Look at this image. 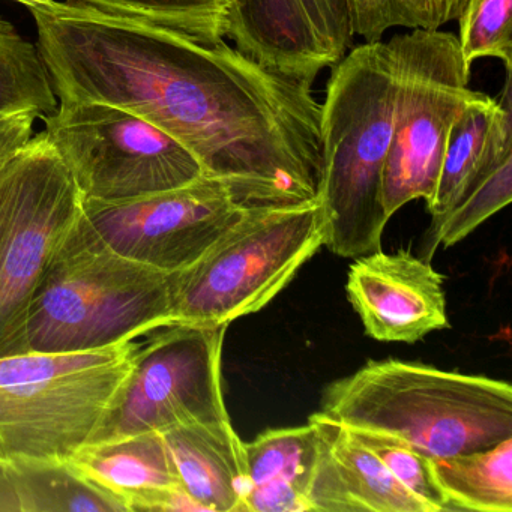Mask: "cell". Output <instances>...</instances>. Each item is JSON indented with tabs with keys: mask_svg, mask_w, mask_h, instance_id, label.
I'll list each match as a JSON object with an SVG mask.
<instances>
[{
	"mask_svg": "<svg viewBox=\"0 0 512 512\" xmlns=\"http://www.w3.org/2000/svg\"><path fill=\"white\" fill-rule=\"evenodd\" d=\"M31 11L61 103L107 104L151 122L242 209L319 200L322 104L311 83L226 40L203 44L71 2Z\"/></svg>",
	"mask_w": 512,
	"mask_h": 512,
	"instance_id": "6da1fadb",
	"label": "cell"
},
{
	"mask_svg": "<svg viewBox=\"0 0 512 512\" xmlns=\"http://www.w3.org/2000/svg\"><path fill=\"white\" fill-rule=\"evenodd\" d=\"M322 404V412L347 428L395 437L430 458L512 437L508 382L418 362H367L331 383Z\"/></svg>",
	"mask_w": 512,
	"mask_h": 512,
	"instance_id": "7a4b0ae2",
	"label": "cell"
},
{
	"mask_svg": "<svg viewBox=\"0 0 512 512\" xmlns=\"http://www.w3.org/2000/svg\"><path fill=\"white\" fill-rule=\"evenodd\" d=\"M395 82L383 41L353 47L332 67L322 104L325 247L346 259L379 251L391 218L383 209V170L394 128Z\"/></svg>",
	"mask_w": 512,
	"mask_h": 512,
	"instance_id": "3957f363",
	"label": "cell"
},
{
	"mask_svg": "<svg viewBox=\"0 0 512 512\" xmlns=\"http://www.w3.org/2000/svg\"><path fill=\"white\" fill-rule=\"evenodd\" d=\"M173 326L172 274L134 262L74 227L29 305L32 353L104 349Z\"/></svg>",
	"mask_w": 512,
	"mask_h": 512,
	"instance_id": "277c9868",
	"label": "cell"
},
{
	"mask_svg": "<svg viewBox=\"0 0 512 512\" xmlns=\"http://www.w3.org/2000/svg\"><path fill=\"white\" fill-rule=\"evenodd\" d=\"M136 338L0 358V463L65 460L97 437L130 376Z\"/></svg>",
	"mask_w": 512,
	"mask_h": 512,
	"instance_id": "5b68a950",
	"label": "cell"
},
{
	"mask_svg": "<svg viewBox=\"0 0 512 512\" xmlns=\"http://www.w3.org/2000/svg\"><path fill=\"white\" fill-rule=\"evenodd\" d=\"M322 202L245 209L205 254L172 274L173 325L218 326L265 308L325 247Z\"/></svg>",
	"mask_w": 512,
	"mask_h": 512,
	"instance_id": "8992f818",
	"label": "cell"
},
{
	"mask_svg": "<svg viewBox=\"0 0 512 512\" xmlns=\"http://www.w3.org/2000/svg\"><path fill=\"white\" fill-rule=\"evenodd\" d=\"M82 212V193L44 133L0 166V358L29 353V305Z\"/></svg>",
	"mask_w": 512,
	"mask_h": 512,
	"instance_id": "52a82bcc",
	"label": "cell"
},
{
	"mask_svg": "<svg viewBox=\"0 0 512 512\" xmlns=\"http://www.w3.org/2000/svg\"><path fill=\"white\" fill-rule=\"evenodd\" d=\"M394 71V128L383 170L386 215L436 190L449 130L464 107L481 98L469 88L457 37L440 29H412L388 41Z\"/></svg>",
	"mask_w": 512,
	"mask_h": 512,
	"instance_id": "ba28073f",
	"label": "cell"
},
{
	"mask_svg": "<svg viewBox=\"0 0 512 512\" xmlns=\"http://www.w3.org/2000/svg\"><path fill=\"white\" fill-rule=\"evenodd\" d=\"M44 136L70 169L83 200L124 202L205 176L178 140L140 116L100 103H61Z\"/></svg>",
	"mask_w": 512,
	"mask_h": 512,
	"instance_id": "9c48e42d",
	"label": "cell"
},
{
	"mask_svg": "<svg viewBox=\"0 0 512 512\" xmlns=\"http://www.w3.org/2000/svg\"><path fill=\"white\" fill-rule=\"evenodd\" d=\"M227 325H173L137 347L130 376L97 440L230 421L221 358Z\"/></svg>",
	"mask_w": 512,
	"mask_h": 512,
	"instance_id": "30bf717a",
	"label": "cell"
},
{
	"mask_svg": "<svg viewBox=\"0 0 512 512\" xmlns=\"http://www.w3.org/2000/svg\"><path fill=\"white\" fill-rule=\"evenodd\" d=\"M244 212L226 185L202 176L124 202L83 200L79 226L115 253L173 274L202 257Z\"/></svg>",
	"mask_w": 512,
	"mask_h": 512,
	"instance_id": "8fae6325",
	"label": "cell"
},
{
	"mask_svg": "<svg viewBox=\"0 0 512 512\" xmlns=\"http://www.w3.org/2000/svg\"><path fill=\"white\" fill-rule=\"evenodd\" d=\"M227 38L257 64L313 85L355 34L349 0H232Z\"/></svg>",
	"mask_w": 512,
	"mask_h": 512,
	"instance_id": "7c38bea8",
	"label": "cell"
},
{
	"mask_svg": "<svg viewBox=\"0 0 512 512\" xmlns=\"http://www.w3.org/2000/svg\"><path fill=\"white\" fill-rule=\"evenodd\" d=\"M346 292L374 340L412 344L449 326L442 275L409 251L356 257Z\"/></svg>",
	"mask_w": 512,
	"mask_h": 512,
	"instance_id": "4fadbf2b",
	"label": "cell"
},
{
	"mask_svg": "<svg viewBox=\"0 0 512 512\" xmlns=\"http://www.w3.org/2000/svg\"><path fill=\"white\" fill-rule=\"evenodd\" d=\"M310 422L319 443L310 512H430L346 425L325 412L314 413Z\"/></svg>",
	"mask_w": 512,
	"mask_h": 512,
	"instance_id": "5bb4252c",
	"label": "cell"
},
{
	"mask_svg": "<svg viewBox=\"0 0 512 512\" xmlns=\"http://www.w3.org/2000/svg\"><path fill=\"white\" fill-rule=\"evenodd\" d=\"M67 461L128 512L202 511L182 490L158 431L89 442Z\"/></svg>",
	"mask_w": 512,
	"mask_h": 512,
	"instance_id": "9a60e30c",
	"label": "cell"
},
{
	"mask_svg": "<svg viewBox=\"0 0 512 512\" xmlns=\"http://www.w3.org/2000/svg\"><path fill=\"white\" fill-rule=\"evenodd\" d=\"M161 436L182 490L202 511L247 512V455L232 422L176 425Z\"/></svg>",
	"mask_w": 512,
	"mask_h": 512,
	"instance_id": "2e32d148",
	"label": "cell"
},
{
	"mask_svg": "<svg viewBox=\"0 0 512 512\" xmlns=\"http://www.w3.org/2000/svg\"><path fill=\"white\" fill-rule=\"evenodd\" d=\"M511 73L499 100L482 95L464 107L449 130L433 197L427 232L436 229L466 191L506 151H512Z\"/></svg>",
	"mask_w": 512,
	"mask_h": 512,
	"instance_id": "e0dca14e",
	"label": "cell"
},
{
	"mask_svg": "<svg viewBox=\"0 0 512 512\" xmlns=\"http://www.w3.org/2000/svg\"><path fill=\"white\" fill-rule=\"evenodd\" d=\"M244 445L247 512H310L308 488L319 448L314 425L266 430Z\"/></svg>",
	"mask_w": 512,
	"mask_h": 512,
	"instance_id": "ac0fdd59",
	"label": "cell"
},
{
	"mask_svg": "<svg viewBox=\"0 0 512 512\" xmlns=\"http://www.w3.org/2000/svg\"><path fill=\"white\" fill-rule=\"evenodd\" d=\"M449 511H512V437L476 451L433 458Z\"/></svg>",
	"mask_w": 512,
	"mask_h": 512,
	"instance_id": "d6986e66",
	"label": "cell"
},
{
	"mask_svg": "<svg viewBox=\"0 0 512 512\" xmlns=\"http://www.w3.org/2000/svg\"><path fill=\"white\" fill-rule=\"evenodd\" d=\"M20 512H128L124 503L65 460L7 463Z\"/></svg>",
	"mask_w": 512,
	"mask_h": 512,
	"instance_id": "ffe728a7",
	"label": "cell"
},
{
	"mask_svg": "<svg viewBox=\"0 0 512 512\" xmlns=\"http://www.w3.org/2000/svg\"><path fill=\"white\" fill-rule=\"evenodd\" d=\"M110 16L158 26L203 44L226 40L232 0H68Z\"/></svg>",
	"mask_w": 512,
	"mask_h": 512,
	"instance_id": "44dd1931",
	"label": "cell"
},
{
	"mask_svg": "<svg viewBox=\"0 0 512 512\" xmlns=\"http://www.w3.org/2000/svg\"><path fill=\"white\" fill-rule=\"evenodd\" d=\"M58 109L49 70L38 47L0 17V118H46Z\"/></svg>",
	"mask_w": 512,
	"mask_h": 512,
	"instance_id": "7402d4cb",
	"label": "cell"
},
{
	"mask_svg": "<svg viewBox=\"0 0 512 512\" xmlns=\"http://www.w3.org/2000/svg\"><path fill=\"white\" fill-rule=\"evenodd\" d=\"M511 200L512 151H506L481 178L476 179L439 226L425 233L421 259L430 262L439 245L448 248L463 241L476 227L508 206Z\"/></svg>",
	"mask_w": 512,
	"mask_h": 512,
	"instance_id": "603a6c76",
	"label": "cell"
},
{
	"mask_svg": "<svg viewBox=\"0 0 512 512\" xmlns=\"http://www.w3.org/2000/svg\"><path fill=\"white\" fill-rule=\"evenodd\" d=\"M512 0H467L458 16L461 56L467 70L478 59H499L512 73Z\"/></svg>",
	"mask_w": 512,
	"mask_h": 512,
	"instance_id": "cb8c5ba5",
	"label": "cell"
},
{
	"mask_svg": "<svg viewBox=\"0 0 512 512\" xmlns=\"http://www.w3.org/2000/svg\"><path fill=\"white\" fill-rule=\"evenodd\" d=\"M349 430L379 457L403 487L427 505L430 512L449 511L448 499L434 475L433 458L395 437L355 428Z\"/></svg>",
	"mask_w": 512,
	"mask_h": 512,
	"instance_id": "d4e9b609",
	"label": "cell"
},
{
	"mask_svg": "<svg viewBox=\"0 0 512 512\" xmlns=\"http://www.w3.org/2000/svg\"><path fill=\"white\" fill-rule=\"evenodd\" d=\"M353 34L364 38L365 43L382 41L389 29L403 26L400 0H349Z\"/></svg>",
	"mask_w": 512,
	"mask_h": 512,
	"instance_id": "484cf974",
	"label": "cell"
},
{
	"mask_svg": "<svg viewBox=\"0 0 512 512\" xmlns=\"http://www.w3.org/2000/svg\"><path fill=\"white\" fill-rule=\"evenodd\" d=\"M35 119L29 113L0 118V166L32 139Z\"/></svg>",
	"mask_w": 512,
	"mask_h": 512,
	"instance_id": "4316f807",
	"label": "cell"
},
{
	"mask_svg": "<svg viewBox=\"0 0 512 512\" xmlns=\"http://www.w3.org/2000/svg\"><path fill=\"white\" fill-rule=\"evenodd\" d=\"M407 29H431L430 0H400Z\"/></svg>",
	"mask_w": 512,
	"mask_h": 512,
	"instance_id": "83f0119b",
	"label": "cell"
},
{
	"mask_svg": "<svg viewBox=\"0 0 512 512\" xmlns=\"http://www.w3.org/2000/svg\"><path fill=\"white\" fill-rule=\"evenodd\" d=\"M467 0H430L431 29L457 20Z\"/></svg>",
	"mask_w": 512,
	"mask_h": 512,
	"instance_id": "f1b7e54d",
	"label": "cell"
},
{
	"mask_svg": "<svg viewBox=\"0 0 512 512\" xmlns=\"http://www.w3.org/2000/svg\"><path fill=\"white\" fill-rule=\"evenodd\" d=\"M0 512H20L19 499L4 463H0Z\"/></svg>",
	"mask_w": 512,
	"mask_h": 512,
	"instance_id": "f546056e",
	"label": "cell"
},
{
	"mask_svg": "<svg viewBox=\"0 0 512 512\" xmlns=\"http://www.w3.org/2000/svg\"><path fill=\"white\" fill-rule=\"evenodd\" d=\"M19 4L26 5L29 8H37V7H50V5L55 2V0H16Z\"/></svg>",
	"mask_w": 512,
	"mask_h": 512,
	"instance_id": "4dcf8cb0",
	"label": "cell"
}]
</instances>
